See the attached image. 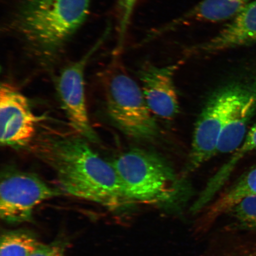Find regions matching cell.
I'll list each match as a JSON object with an SVG mask.
<instances>
[{
	"label": "cell",
	"instance_id": "1",
	"mask_svg": "<svg viewBox=\"0 0 256 256\" xmlns=\"http://www.w3.org/2000/svg\"><path fill=\"white\" fill-rule=\"evenodd\" d=\"M76 134L46 132L32 142L35 156L55 172L62 190L81 199L118 210L134 204L111 162Z\"/></svg>",
	"mask_w": 256,
	"mask_h": 256
},
{
	"label": "cell",
	"instance_id": "2",
	"mask_svg": "<svg viewBox=\"0 0 256 256\" xmlns=\"http://www.w3.org/2000/svg\"><path fill=\"white\" fill-rule=\"evenodd\" d=\"M91 0H24L16 12L15 30L34 55L56 59L87 19Z\"/></svg>",
	"mask_w": 256,
	"mask_h": 256
},
{
	"label": "cell",
	"instance_id": "3",
	"mask_svg": "<svg viewBox=\"0 0 256 256\" xmlns=\"http://www.w3.org/2000/svg\"><path fill=\"white\" fill-rule=\"evenodd\" d=\"M110 162L134 204L168 203L178 194L179 184L174 170L156 153L132 149Z\"/></svg>",
	"mask_w": 256,
	"mask_h": 256
},
{
	"label": "cell",
	"instance_id": "4",
	"mask_svg": "<svg viewBox=\"0 0 256 256\" xmlns=\"http://www.w3.org/2000/svg\"><path fill=\"white\" fill-rule=\"evenodd\" d=\"M103 88L108 116L118 129L136 140H150L159 133L158 123L142 87L120 62H114L104 76Z\"/></svg>",
	"mask_w": 256,
	"mask_h": 256
},
{
	"label": "cell",
	"instance_id": "5",
	"mask_svg": "<svg viewBox=\"0 0 256 256\" xmlns=\"http://www.w3.org/2000/svg\"><path fill=\"white\" fill-rule=\"evenodd\" d=\"M248 79L226 83L210 96L195 124L184 172L190 174L214 156L230 112L246 88Z\"/></svg>",
	"mask_w": 256,
	"mask_h": 256
},
{
	"label": "cell",
	"instance_id": "6",
	"mask_svg": "<svg viewBox=\"0 0 256 256\" xmlns=\"http://www.w3.org/2000/svg\"><path fill=\"white\" fill-rule=\"evenodd\" d=\"M62 194L36 174L6 170L0 184V217L12 224L30 222L38 204Z\"/></svg>",
	"mask_w": 256,
	"mask_h": 256
},
{
	"label": "cell",
	"instance_id": "7",
	"mask_svg": "<svg viewBox=\"0 0 256 256\" xmlns=\"http://www.w3.org/2000/svg\"><path fill=\"white\" fill-rule=\"evenodd\" d=\"M108 32L92 47L84 56L64 67L56 78L58 96L70 126L76 134L90 142H97L98 138L90 121L86 104L84 72L92 55L107 38Z\"/></svg>",
	"mask_w": 256,
	"mask_h": 256
},
{
	"label": "cell",
	"instance_id": "8",
	"mask_svg": "<svg viewBox=\"0 0 256 256\" xmlns=\"http://www.w3.org/2000/svg\"><path fill=\"white\" fill-rule=\"evenodd\" d=\"M38 118L30 102L11 83L0 88V142L2 146L20 148L33 142L36 135Z\"/></svg>",
	"mask_w": 256,
	"mask_h": 256
},
{
	"label": "cell",
	"instance_id": "9",
	"mask_svg": "<svg viewBox=\"0 0 256 256\" xmlns=\"http://www.w3.org/2000/svg\"><path fill=\"white\" fill-rule=\"evenodd\" d=\"M178 64L158 66L147 62L139 71L142 88L147 104L153 114L172 120L180 110L174 81Z\"/></svg>",
	"mask_w": 256,
	"mask_h": 256
},
{
	"label": "cell",
	"instance_id": "10",
	"mask_svg": "<svg viewBox=\"0 0 256 256\" xmlns=\"http://www.w3.org/2000/svg\"><path fill=\"white\" fill-rule=\"evenodd\" d=\"M256 42V0L250 2L215 36L188 48V56L208 55Z\"/></svg>",
	"mask_w": 256,
	"mask_h": 256
},
{
	"label": "cell",
	"instance_id": "11",
	"mask_svg": "<svg viewBox=\"0 0 256 256\" xmlns=\"http://www.w3.org/2000/svg\"><path fill=\"white\" fill-rule=\"evenodd\" d=\"M256 114V79H248L224 126L217 154L232 152L238 148L245 138L248 124Z\"/></svg>",
	"mask_w": 256,
	"mask_h": 256
},
{
	"label": "cell",
	"instance_id": "12",
	"mask_svg": "<svg viewBox=\"0 0 256 256\" xmlns=\"http://www.w3.org/2000/svg\"><path fill=\"white\" fill-rule=\"evenodd\" d=\"M250 0H202L190 10L150 34L148 40L196 22H220L235 18Z\"/></svg>",
	"mask_w": 256,
	"mask_h": 256
},
{
	"label": "cell",
	"instance_id": "13",
	"mask_svg": "<svg viewBox=\"0 0 256 256\" xmlns=\"http://www.w3.org/2000/svg\"><path fill=\"white\" fill-rule=\"evenodd\" d=\"M251 196H256V167L242 175L210 204L206 215L202 218L200 228H208L218 218L230 212L244 198Z\"/></svg>",
	"mask_w": 256,
	"mask_h": 256
},
{
	"label": "cell",
	"instance_id": "14",
	"mask_svg": "<svg viewBox=\"0 0 256 256\" xmlns=\"http://www.w3.org/2000/svg\"><path fill=\"white\" fill-rule=\"evenodd\" d=\"M256 151V123L246 134L245 138L231 158L210 179L206 188L193 206L195 211H200L209 203L225 184L240 160L248 153Z\"/></svg>",
	"mask_w": 256,
	"mask_h": 256
},
{
	"label": "cell",
	"instance_id": "15",
	"mask_svg": "<svg viewBox=\"0 0 256 256\" xmlns=\"http://www.w3.org/2000/svg\"><path fill=\"white\" fill-rule=\"evenodd\" d=\"M40 244L36 236L27 230L5 232L0 240V256H30Z\"/></svg>",
	"mask_w": 256,
	"mask_h": 256
},
{
	"label": "cell",
	"instance_id": "16",
	"mask_svg": "<svg viewBox=\"0 0 256 256\" xmlns=\"http://www.w3.org/2000/svg\"><path fill=\"white\" fill-rule=\"evenodd\" d=\"M230 212L241 226L256 231V196L244 198Z\"/></svg>",
	"mask_w": 256,
	"mask_h": 256
},
{
	"label": "cell",
	"instance_id": "17",
	"mask_svg": "<svg viewBox=\"0 0 256 256\" xmlns=\"http://www.w3.org/2000/svg\"><path fill=\"white\" fill-rule=\"evenodd\" d=\"M30 256H66L62 244L57 242L40 244L38 246Z\"/></svg>",
	"mask_w": 256,
	"mask_h": 256
},
{
	"label": "cell",
	"instance_id": "18",
	"mask_svg": "<svg viewBox=\"0 0 256 256\" xmlns=\"http://www.w3.org/2000/svg\"><path fill=\"white\" fill-rule=\"evenodd\" d=\"M217 256H233L232 252H223L222 250L220 251L218 254H216ZM245 256H256V252H254V254H251L248 255H246Z\"/></svg>",
	"mask_w": 256,
	"mask_h": 256
}]
</instances>
